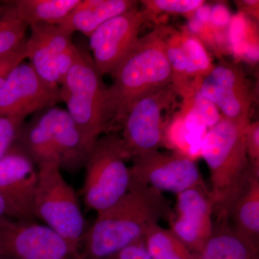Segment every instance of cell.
Returning a JSON list of instances; mask_svg holds the SVG:
<instances>
[{
	"label": "cell",
	"instance_id": "1",
	"mask_svg": "<svg viewBox=\"0 0 259 259\" xmlns=\"http://www.w3.org/2000/svg\"><path fill=\"white\" fill-rule=\"evenodd\" d=\"M169 201L159 191L131 183L117 203L97 213L96 221L83 236V259H106L131 244L144 240L148 230L171 212Z\"/></svg>",
	"mask_w": 259,
	"mask_h": 259
},
{
	"label": "cell",
	"instance_id": "2",
	"mask_svg": "<svg viewBox=\"0 0 259 259\" xmlns=\"http://www.w3.org/2000/svg\"><path fill=\"white\" fill-rule=\"evenodd\" d=\"M173 30L163 25L139 37L111 73L112 83L107 88L108 134L121 130L134 102L172 83L166 44Z\"/></svg>",
	"mask_w": 259,
	"mask_h": 259
},
{
	"label": "cell",
	"instance_id": "3",
	"mask_svg": "<svg viewBox=\"0 0 259 259\" xmlns=\"http://www.w3.org/2000/svg\"><path fill=\"white\" fill-rule=\"evenodd\" d=\"M250 122L222 119L204 135L200 155L209 171L213 217L226 218L237 194L248 176L250 162L245 134Z\"/></svg>",
	"mask_w": 259,
	"mask_h": 259
},
{
	"label": "cell",
	"instance_id": "4",
	"mask_svg": "<svg viewBox=\"0 0 259 259\" xmlns=\"http://www.w3.org/2000/svg\"><path fill=\"white\" fill-rule=\"evenodd\" d=\"M92 56L82 49L60 86L61 101L91 153L97 140L108 134L107 88Z\"/></svg>",
	"mask_w": 259,
	"mask_h": 259
},
{
	"label": "cell",
	"instance_id": "5",
	"mask_svg": "<svg viewBox=\"0 0 259 259\" xmlns=\"http://www.w3.org/2000/svg\"><path fill=\"white\" fill-rule=\"evenodd\" d=\"M121 137L116 132L97 140L85 163L82 194L88 208L97 213L117 203L130 190L131 180Z\"/></svg>",
	"mask_w": 259,
	"mask_h": 259
},
{
	"label": "cell",
	"instance_id": "6",
	"mask_svg": "<svg viewBox=\"0 0 259 259\" xmlns=\"http://www.w3.org/2000/svg\"><path fill=\"white\" fill-rule=\"evenodd\" d=\"M37 168L38 182L33 204L35 218L81 252L86 222L76 192L64 180L56 162L39 165Z\"/></svg>",
	"mask_w": 259,
	"mask_h": 259
},
{
	"label": "cell",
	"instance_id": "7",
	"mask_svg": "<svg viewBox=\"0 0 259 259\" xmlns=\"http://www.w3.org/2000/svg\"><path fill=\"white\" fill-rule=\"evenodd\" d=\"M177 95L170 83L131 105L121 127L120 137L127 160L165 146L166 130L170 125L168 114Z\"/></svg>",
	"mask_w": 259,
	"mask_h": 259
},
{
	"label": "cell",
	"instance_id": "8",
	"mask_svg": "<svg viewBox=\"0 0 259 259\" xmlns=\"http://www.w3.org/2000/svg\"><path fill=\"white\" fill-rule=\"evenodd\" d=\"M0 256L13 259H83L46 225L8 219L0 224Z\"/></svg>",
	"mask_w": 259,
	"mask_h": 259
},
{
	"label": "cell",
	"instance_id": "9",
	"mask_svg": "<svg viewBox=\"0 0 259 259\" xmlns=\"http://www.w3.org/2000/svg\"><path fill=\"white\" fill-rule=\"evenodd\" d=\"M131 183L179 194L194 187H206L198 166L192 158L176 151H155L131 159Z\"/></svg>",
	"mask_w": 259,
	"mask_h": 259
},
{
	"label": "cell",
	"instance_id": "10",
	"mask_svg": "<svg viewBox=\"0 0 259 259\" xmlns=\"http://www.w3.org/2000/svg\"><path fill=\"white\" fill-rule=\"evenodd\" d=\"M38 177L35 162L15 142L0 159V196L10 218L35 222L33 204Z\"/></svg>",
	"mask_w": 259,
	"mask_h": 259
},
{
	"label": "cell",
	"instance_id": "11",
	"mask_svg": "<svg viewBox=\"0 0 259 259\" xmlns=\"http://www.w3.org/2000/svg\"><path fill=\"white\" fill-rule=\"evenodd\" d=\"M61 102L60 87L42 79L30 63L18 64L0 89V116L25 119Z\"/></svg>",
	"mask_w": 259,
	"mask_h": 259
},
{
	"label": "cell",
	"instance_id": "12",
	"mask_svg": "<svg viewBox=\"0 0 259 259\" xmlns=\"http://www.w3.org/2000/svg\"><path fill=\"white\" fill-rule=\"evenodd\" d=\"M193 84L194 90L222 112V118L250 122L253 97L244 72L238 65L221 63L213 66L199 82L194 81Z\"/></svg>",
	"mask_w": 259,
	"mask_h": 259
},
{
	"label": "cell",
	"instance_id": "13",
	"mask_svg": "<svg viewBox=\"0 0 259 259\" xmlns=\"http://www.w3.org/2000/svg\"><path fill=\"white\" fill-rule=\"evenodd\" d=\"M147 18L138 6L107 20L89 36L94 64L102 76L111 74L139 39Z\"/></svg>",
	"mask_w": 259,
	"mask_h": 259
},
{
	"label": "cell",
	"instance_id": "14",
	"mask_svg": "<svg viewBox=\"0 0 259 259\" xmlns=\"http://www.w3.org/2000/svg\"><path fill=\"white\" fill-rule=\"evenodd\" d=\"M168 221L173 234L192 252L200 253L212 235L213 205L209 190L194 187L176 194Z\"/></svg>",
	"mask_w": 259,
	"mask_h": 259
},
{
	"label": "cell",
	"instance_id": "15",
	"mask_svg": "<svg viewBox=\"0 0 259 259\" xmlns=\"http://www.w3.org/2000/svg\"><path fill=\"white\" fill-rule=\"evenodd\" d=\"M30 28L31 34L25 44L26 59L42 79L60 87L56 58L73 44V33L59 25L36 24Z\"/></svg>",
	"mask_w": 259,
	"mask_h": 259
},
{
	"label": "cell",
	"instance_id": "16",
	"mask_svg": "<svg viewBox=\"0 0 259 259\" xmlns=\"http://www.w3.org/2000/svg\"><path fill=\"white\" fill-rule=\"evenodd\" d=\"M48 112L51 139L60 169L76 173L84 168L90 154L79 129L67 110L53 107Z\"/></svg>",
	"mask_w": 259,
	"mask_h": 259
},
{
	"label": "cell",
	"instance_id": "17",
	"mask_svg": "<svg viewBox=\"0 0 259 259\" xmlns=\"http://www.w3.org/2000/svg\"><path fill=\"white\" fill-rule=\"evenodd\" d=\"M250 164L248 176L230 207L228 221L237 234L259 244V165Z\"/></svg>",
	"mask_w": 259,
	"mask_h": 259
},
{
	"label": "cell",
	"instance_id": "18",
	"mask_svg": "<svg viewBox=\"0 0 259 259\" xmlns=\"http://www.w3.org/2000/svg\"><path fill=\"white\" fill-rule=\"evenodd\" d=\"M134 0H81L60 24L71 33L78 31L90 36L107 20L138 6Z\"/></svg>",
	"mask_w": 259,
	"mask_h": 259
},
{
	"label": "cell",
	"instance_id": "19",
	"mask_svg": "<svg viewBox=\"0 0 259 259\" xmlns=\"http://www.w3.org/2000/svg\"><path fill=\"white\" fill-rule=\"evenodd\" d=\"M199 259H259V244L237 234L228 220L216 219Z\"/></svg>",
	"mask_w": 259,
	"mask_h": 259
},
{
	"label": "cell",
	"instance_id": "20",
	"mask_svg": "<svg viewBox=\"0 0 259 259\" xmlns=\"http://www.w3.org/2000/svg\"><path fill=\"white\" fill-rule=\"evenodd\" d=\"M15 142L28 153L37 166L49 162L58 163L51 139L48 109L37 112L29 122H24Z\"/></svg>",
	"mask_w": 259,
	"mask_h": 259
},
{
	"label": "cell",
	"instance_id": "21",
	"mask_svg": "<svg viewBox=\"0 0 259 259\" xmlns=\"http://www.w3.org/2000/svg\"><path fill=\"white\" fill-rule=\"evenodd\" d=\"M81 0H17L10 2L15 14L29 27L60 25Z\"/></svg>",
	"mask_w": 259,
	"mask_h": 259
},
{
	"label": "cell",
	"instance_id": "22",
	"mask_svg": "<svg viewBox=\"0 0 259 259\" xmlns=\"http://www.w3.org/2000/svg\"><path fill=\"white\" fill-rule=\"evenodd\" d=\"M144 244L152 259H199L169 229L159 224L151 227L144 237Z\"/></svg>",
	"mask_w": 259,
	"mask_h": 259
},
{
	"label": "cell",
	"instance_id": "23",
	"mask_svg": "<svg viewBox=\"0 0 259 259\" xmlns=\"http://www.w3.org/2000/svg\"><path fill=\"white\" fill-rule=\"evenodd\" d=\"M167 59L171 66L172 84L177 95L187 97L193 95V83L187 74V60L181 42V32L173 30L166 40Z\"/></svg>",
	"mask_w": 259,
	"mask_h": 259
},
{
	"label": "cell",
	"instance_id": "24",
	"mask_svg": "<svg viewBox=\"0 0 259 259\" xmlns=\"http://www.w3.org/2000/svg\"><path fill=\"white\" fill-rule=\"evenodd\" d=\"M28 27L15 14L10 2L0 6V56L15 50L26 40Z\"/></svg>",
	"mask_w": 259,
	"mask_h": 259
},
{
	"label": "cell",
	"instance_id": "25",
	"mask_svg": "<svg viewBox=\"0 0 259 259\" xmlns=\"http://www.w3.org/2000/svg\"><path fill=\"white\" fill-rule=\"evenodd\" d=\"M181 42L187 60V74L188 77L195 80L206 76L213 66L210 58L198 37L189 32H181Z\"/></svg>",
	"mask_w": 259,
	"mask_h": 259
},
{
	"label": "cell",
	"instance_id": "26",
	"mask_svg": "<svg viewBox=\"0 0 259 259\" xmlns=\"http://www.w3.org/2000/svg\"><path fill=\"white\" fill-rule=\"evenodd\" d=\"M145 10L155 13L190 14L204 4V0H144Z\"/></svg>",
	"mask_w": 259,
	"mask_h": 259
},
{
	"label": "cell",
	"instance_id": "27",
	"mask_svg": "<svg viewBox=\"0 0 259 259\" xmlns=\"http://www.w3.org/2000/svg\"><path fill=\"white\" fill-rule=\"evenodd\" d=\"M25 119L14 116H0V159L16 141Z\"/></svg>",
	"mask_w": 259,
	"mask_h": 259
},
{
	"label": "cell",
	"instance_id": "28",
	"mask_svg": "<svg viewBox=\"0 0 259 259\" xmlns=\"http://www.w3.org/2000/svg\"><path fill=\"white\" fill-rule=\"evenodd\" d=\"M194 115L202 122L206 128L210 129L222 120L219 110L212 102L202 96L198 92L194 93Z\"/></svg>",
	"mask_w": 259,
	"mask_h": 259
},
{
	"label": "cell",
	"instance_id": "29",
	"mask_svg": "<svg viewBox=\"0 0 259 259\" xmlns=\"http://www.w3.org/2000/svg\"><path fill=\"white\" fill-rule=\"evenodd\" d=\"M27 40V39H26ZM26 40L15 50L5 55L0 56V89L4 84L5 80L12 70L21 64L25 59V44Z\"/></svg>",
	"mask_w": 259,
	"mask_h": 259
},
{
	"label": "cell",
	"instance_id": "30",
	"mask_svg": "<svg viewBox=\"0 0 259 259\" xmlns=\"http://www.w3.org/2000/svg\"><path fill=\"white\" fill-rule=\"evenodd\" d=\"M79 48L74 44L61 52L56 58V66L59 77V84L64 82L68 73L72 67L79 54Z\"/></svg>",
	"mask_w": 259,
	"mask_h": 259
},
{
	"label": "cell",
	"instance_id": "31",
	"mask_svg": "<svg viewBox=\"0 0 259 259\" xmlns=\"http://www.w3.org/2000/svg\"><path fill=\"white\" fill-rule=\"evenodd\" d=\"M247 155L250 163L259 165V123L250 122L245 134Z\"/></svg>",
	"mask_w": 259,
	"mask_h": 259
},
{
	"label": "cell",
	"instance_id": "32",
	"mask_svg": "<svg viewBox=\"0 0 259 259\" xmlns=\"http://www.w3.org/2000/svg\"><path fill=\"white\" fill-rule=\"evenodd\" d=\"M106 259H152L146 250L144 240L128 245Z\"/></svg>",
	"mask_w": 259,
	"mask_h": 259
},
{
	"label": "cell",
	"instance_id": "33",
	"mask_svg": "<svg viewBox=\"0 0 259 259\" xmlns=\"http://www.w3.org/2000/svg\"><path fill=\"white\" fill-rule=\"evenodd\" d=\"M231 21L229 10L222 4H217L211 8L210 22L214 26L223 28Z\"/></svg>",
	"mask_w": 259,
	"mask_h": 259
},
{
	"label": "cell",
	"instance_id": "34",
	"mask_svg": "<svg viewBox=\"0 0 259 259\" xmlns=\"http://www.w3.org/2000/svg\"><path fill=\"white\" fill-rule=\"evenodd\" d=\"M211 8L208 5H203L195 10V18L202 24L210 22Z\"/></svg>",
	"mask_w": 259,
	"mask_h": 259
},
{
	"label": "cell",
	"instance_id": "35",
	"mask_svg": "<svg viewBox=\"0 0 259 259\" xmlns=\"http://www.w3.org/2000/svg\"><path fill=\"white\" fill-rule=\"evenodd\" d=\"M258 0H244V1L240 2V4L243 5V9H245L250 14H256V10L258 11Z\"/></svg>",
	"mask_w": 259,
	"mask_h": 259
},
{
	"label": "cell",
	"instance_id": "36",
	"mask_svg": "<svg viewBox=\"0 0 259 259\" xmlns=\"http://www.w3.org/2000/svg\"><path fill=\"white\" fill-rule=\"evenodd\" d=\"M8 219H10V218L9 214H8V207H7L4 199L0 196V224L4 223Z\"/></svg>",
	"mask_w": 259,
	"mask_h": 259
},
{
	"label": "cell",
	"instance_id": "37",
	"mask_svg": "<svg viewBox=\"0 0 259 259\" xmlns=\"http://www.w3.org/2000/svg\"><path fill=\"white\" fill-rule=\"evenodd\" d=\"M0 259H13V258H8V257L0 256Z\"/></svg>",
	"mask_w": 259,
	"mask_h": 259
}]
</instances>
